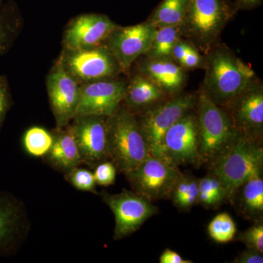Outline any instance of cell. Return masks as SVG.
Listing matches in <instances>:
<instances>
[{
	"mask_svg": "<svg viewBox=\"0 0 263 263\" xmlns=\"http://www.w3.org/2000/svg\"><path fill=\"white\" fill-rule=\"evenodd\" d=\"M205 59L201 89L224 110L259 81L254 71L226 45L218 43L208 51Z\"/></svg>",
	"mask_w": 263,
	"mask_h": 263,
	"instance_id": "1",
	"label": "cell"
},
{
	"mask_svg": "<svg viewBox=\"0 0 263 263\" xmlns=\"http://www.w3.org/2000/svg\"><path fill=\"white\" fill-rule=\"evenodd\" d=\"M199 166L209 165L233 146L240 134L230 114L201 89L196 95Z\"/></svg>",
	"mask_w": 263,
	"mask_h": 263,
	"instance_id": "2",
	"label": "cell"
},
{
	"mask_svg": "<svg viewBox=\"0 0 263 263\" xmlns=\"http://www.w3.org/2000/svg\"><path fill=\"white\" fill-rule=\"evenodd\" d=\"M106 133L109 160L121 173L136 168L149 155L136 114L122 103L106 117Z\"/></svg>",
	"mask_w": 263,
	"mask_h": 263,
	"instance_id": "3",
	"label": "cell"
},
{
	"mask_svg": "<svg viewBox=\"0 0 263 263\" xmlns=\"http://www.w3.org/2000/svg\"><path fill=\"white\" fill-rule=\"evenodd\" d=\"M235 10L223 0H189L179 26L181 37L188 40L204 55L218 43Z\"/></svg>",
	"mask_w": 263,
	"mask_h": 263,
	"instance_id": "4",
	"label": "cell"
},
{
	"mask_svg": "<svg viewBox=\"0 0 263 263\" xmlns=\"http://www.w3.org/2000/svg\"><path fill=\"white\" fill-rule=\"evenodd\" d=\"M263 168L262 141L240 134L234 144L208 165L224 185L228 202L233 204L235 194L255 171Z\"/></svg>",
	"mask_w": 263,
	"mask_h": 263,
	"instance_id": "5",
	"label": "cell"
},
{
	"mask_svg": "<svg viewBox=\"0 0 263 263\" xmlns=\"http://www.w3.org/2000/svg\"><path fill=\"white\" fill-rule=\"evenodd\" d=\"M196 95L180 93L136 114L148 153L161 159L162 140L170 127L189 110L195 108Z\"/></svg>",
	"mask_w": 263,
	"mask_h": 263,
	"instance_id": "6",
	"label": "cell"
},
{
	"mask_svg": "<svg viewBox=\"0 0 263 263\" xmlns=\"http://www.w3.org/2000/svg\"><path fill=\"white\" fill-rule=\"evenodd\" d=\"M57 60L80 84L118 77L122 69L103 44L83 49L62 48Z\"/></svg>",
	"mask_w": 263,
	"mask_h": 263,
	"instance_id": "7",
	"label": "cell"
},
{
	"mask_svg": "<svg viewBox=\"0 0 263 263\" xmlns=\"http://www.w3.org/2000/svg\"><path fill=\"white\" fill-rule=\"evenodd\" d=\"M124 175L133 191L154 202L171 198L183 174L177 166L149 155Z\"/></svg>",
	"mask_w": 263,
	"mask_h": 263,
	"instance_id": "8",
	"label": "cell"
},
{
	"mask_svg": "<svg viewBox=\"0 0 263 263\" xmlns=\"http://www.w3.org/2000/svg\"><path fill=\"white\" fill-rule=\"evenodd\" d=\"M115 217L114 239L121 240L136 233L151 217L159 212L158 207L134 191L124 190L120 193L100 194Z\"/></svg>",
	"mask_w": 263,
	"mask_h": 263,
	"instance_id": "9",
	"label": "cell"
},
{
	"mask_svg": "<svg viewBox=\"0 0 263 263\" xmlns=\"http://www.w3.org/2000/svg\"><path fill=\"white\" fill-rule=\"evenodd\" d=\"M161 160L177 167L190 164L199 166L195 107L186 112L166 132L162 140Z\"/></svg>",
	"mask_w": 263,
	"mask_h": 263,
	"instance_id": "10",
	"label": "cell"
},
{
	"mask_svg": "<svg viewBox=\"0 0 263 263\" xmlns=\"http://www.w3.org/2000/svg\"><path fill=\"white\" fill-rule=\"evenodd\" d=\"M46 89L56 129L70 124L76 117L80 99V84L64 68L58 60L46 76Z\"/></svg>",
	"mask_w": 263,
	"mask_h": 263,
	"instance_id": "11",
	"label": "cell"
},
{
	"mask_svg": "<svg viewBox=\"0 0 263 263\" xmlns=\"http://www.w3.org/2000/svg\"><path fill=\"white\" fill-rule=\"evenodd\" d=\"M157 29L146 22L114 29L103 44L114 55L122 69L128 73L132 65L143 56L149 48Z\"/></svg>",
	"mask_w": 263,
	"mask_h": 263,
	"instance_id": "12",
	"label": "cell"
},
{
	"mask_svg": "<svg viewBox=\"0 0 263 263\" xmlns=\"http://www.w3.org/2000/svg\"><path fill=\"white\" fill-rule=\"evenodd\" d=\"M127 84V81L119 76L81 84L76 117L111 115L122 103Z\"/></svg>",
	"mask_w": 263,
	"mask_h": 263,
	"instance_id": "13",
	"label": "cell"
},
{
	"mask_svg": "<svg viewBox=\"0 0 263 263\" xmlns=\"http://www.w3.org/2000/svg\"><path fill=\"white\" fill-rule=\"evenodd\" d=\"M70 124L83 163L90 167L109 160L106 117L79 116Z\"/></svg>",
	"mask_w": 263,
	"mask_h": 263,
	"instance_id": "14",
	"label": "cell"
},
{
	"mask_svg": "<svg viewBox=\"0 0 263 263\" xmlns=\"http://www.w3.org/2000/svg\"><path fill=\"white\" fill-rule=\"evenodd\" d=\"M118 26L106 15L84 13L77 15L71 19L64 29L62 48L77 50L100 46Z\"/></svg>",
	"mask_w": 263,
	"mask_h": 263,
	"instance_id": "15",
	"label": "cell"
},
{
	"mask_svg": "<svg viewBox=\"0 0 263 263\" xmlns=\"http://www.w3.org/2000/svg\"><path fill=\"white\" fill-rule=\"evenodd\" d=\"M241 134L262 141L263 87L257 81L226 109Z\"/></svg>",
	"mask_w": 263,
	"mask_h": 263,
	"instance_id": "16",
	"label": "cell"
},
{
	"mask_svg": "<svg viewBox=\"0 0 263 263\" xmlns=\"http://www.w3.org/2000/svg\"><path fill=\"white\" fill-rule=\"evenodd\" d=\"M27 230L22 203L13 195L0 191V255H8L18 248Z\"/></svg>",
	"mask_w": 263,
	"mask_h": 263,
	"instance_id": "17",
	"label": "cell"
},
{
	"mask_svg": "<svg viewBox=\"0 0 263 263\" xmlns=\"http://www.w3.org/2000/svg\"><path fill=\"white\" fill-rule=\"evenodd\" d=\"M137 70L153 81L169 97L181 93L186 84V70L172 59L144 57L138 61Z\"/></svg>",
	"mask_w": 263,
	"mask_h": 263,
	"instance_id": "18",
	"label": "cell"
},
{
	"mask_svg": "<svg viewBox=\"0 0 263 263\" xmlns=\"http://www.w3.org/2000/svg\"><path fill=\"white\" fill-rule=\"evenodd\" d=\"M168 98L153 81L137 72L127 81L122 104L136 115Z\"/></svg>",
	"mask_w": 263,
	"mask_h": 263,
	"instance_id": "19",
	"label": "cell"
},
{
	"mask_svg": "<svg viewBox=\"0 0 263 263\" xmlns=\"http://www.w3.org/2000/svg\"><path fill=\"white\" fill-rule=\"evenodd\" d=\"M53 143L45 160L53 168L67 174L80 166L82 160L70 124L53 132Z\"/></svg>",
	"mask_w": 263,
	"mask_h": 263,
	"instance_id": "20",
	"label": "cell"
},
{
	"mask_svg": "<svg viewBox=\"0 0 263 263\" xmlns=\"http://www.w3.org/2000/svg\"><path fill=\"white\" fill-rule=\"evenodd\" d=\"M263 168L255 171L238 189L234 202L243 217L249 220L263 219Z\"/></svg>",
	"mask_w": 263,
	"mask_h": 263,
	"instance_id": "21",
	"label": "cell"
},
{
	"mask_svg": "<svg viewBox=\"0 0 263 263\" xmlns=\"http://www.w3.org/2000/svg\"><path fill=\"white\" fill-rule=\"evenodd\" d=\"M23 17L18 5L9 0L0 8V57L12 47L23 28Z\"/></svg>",
	"mask_w": 263,
	"mask_h": 263,
	"instance_id": "22",
	"label": "cell"
},
{
	"mask_svg": "<svg viewBox=\"0 0 263 263\" xmlns=\"http://www.w3.org/2000/svg\"><path fill=\"white\" fill-rule=\"evenodd\" d=\"M189 4V0H162L147 19L156 29L179 27L182 22Z\"/></svg>",
	"mask_w": 263,
	"mask_h": 263,
	"instance_id": "23",
	"label": "cell"
},
{
	"mask_svg": "<svg viewBox=\"0 0 263 263\" xmlns=\"http://www.w3.org/2000/svg\"><path fill=\"white\" fill-rule=\"evenodd\" d=\"M198 202L205 209H215L228 201V193L223 183L215 175L208 173L199 179Z\"/></svg>",
	"mask_w": 263,
	"mask_h": 263,
	"instance_id": "24",
	"label": "cell"
},
{
	"mask_svg": "<svg viewBox=\"0 0 263 263\" xmlns=\"http://www.w3.org/2000/svg\"><path fill=\"white\" fill-rule=\"evenodd\" d=\"M199 179L191 175L183 174L175 185L171 198L180 210L189 211L198 202Z\"/></svg>",
	"mask_w": 263,
	"mask_h": 263,
	"instance_id": "25",
	"label": "cell"
},
{
	"mask_svg": "<svg viewBox=\"0 0 263 263\" xmlns=\"http://www.w3.org/2000/svg\"><path fill=\"white\" fill-rule=\"evenodd\" d=\"M181 37L179 27L157 29L149 48L143 56L151 59H171L173 48Z\"/></svg>",
	"mask_w": 263,
	"mask_h": 263,
	"instance_id": "26",
	"label": "cell"
},
{
	"mask_svg": "<svg viewBox=\"0 0 263 263\" xmlns=\"http://www.w3.org/2000/svg\"><path fill=\"white\" fill-rule=\"evenodd\" d=\"M53 139V132L34 126L24 133L22 143L28 155L34 157H44L51 149Z\"/></svg>",
	"mask_w": 263,
	"mask_h": 263,
	"instance_id": "27",
	"label": "cell"
},
{
	"mask_svg": "<svg viewBox=\"0 0 263 263\" xmlns=\"http://www.w3.org/2000/svg\"><path fill=\"white\" fill-rule=\"evenodd\" d=\"M207 231L209 237L216 243H229L236 235V224L228 213H221L213 218L208 226Z\"/></svg>",
	"mask_w": 263,
	"mask_h": 263,
	"instance_id": "28",
	"label": "cell"
},
{
	"mask_svg": "<svg viewBox=\"0 0 263 263\" xmlns=\"http://www.w3.org/2000/svg\"><path fill=\"white\" fill-rule=\"evenodd\" d=\"M65 179L80 191L98 194L94 174L89 170L81 168L79 166L65 174Z\"/></svg>",
	"mask_w": 263,
	"mask_h": 263,
	"instance_id": "29",
	"label": "cell"
},
{
	"mask_svg": "<svg viewBox=\"0 0 263 263\" xmlns=\"http://www.w3.org/2000/svg\"><path fill=\"white\" fill-rule=\"evenodd\" d=\"M236 239L247 248L258 251L263 254V220L254 221L253 226L237 235Z\"/></svg>",
	"mask_w": 263,
	"mask_h": 263,
	"instance_id": "30",
	"label": "cell"
},
{
	"mask_svg": "<svg viewBox=\"0 0 263 263\" xmlns=\"http://www.w3.org/2000/svg\"><path fill=\"white\" fill-rule=\"evenodd\" d=\"M117 169L111 161H105L95 167L94 174L97 185L108 186L114 184L117 177Z\"/></svg>",
	"mask_w": 263,
	"mask_h": 263,
	"instance_id": "31",
	"label": "cell"
},
{
	"mask_svg": "<svg viewBox=\"0 0 263 263\" xmlns=\"http://www.w3.org/2000/svg\"><path fill=\"white\" fill-rule=\"evenodd\" d=\"M11 95L6 76H0V130L12 105Z\"/></svg>",
	"mask_w": 263,
	"mask_h": 263,
	"instance_id": "32",
	"label": "cell"
},
{
	"mask_svg": "<svg viewBox=\"0 0 263 263\" xmlns=\"http://www.w3.org/2000/svg\"><path fill=\"white\" fill-rule=\"evenodd\" d=\"M205 65V55H202L201 52L192 44L186 57L181 65L184 70H195V69L204 68Z\"/></svg>",
	"mask_w": 263,
	"mask_h": 263,
	"instance_id": "33",
	"label": "cell"
},
{
	"mask_svg": "<svg viewBox=\"0 0 263 263\" xmlns=\"http://www.w3.org/2000/svg\"><path fill=\"white\" fill-rule=\"evenodd\" d=\"M193 43L190 42L188 40L181 37L175 44L174 48H173L172 54H171V59L176 62L178 65L181 66V64L187 54L189 49Z\"/></svg>",
	"mask_w": 263,
	"mask_h": 263,
	"instance_id": "34",
	"label": "cell"
},
{
	"mask_svg": "<svg viewBox=\"0 0 263 263\" xmlns=\"http://www.w3.org/2000/svg\"><path fill=\"white\" fill-rule=\"evenodd\" d=\"M235 263H262L263 254L254 249H246L233 261Z\"/></svg>",
	"mask_w": 263,
	"mask_h": 263,
	"instance_id": "35",
	"label": "cell"
},
{
	"mask_svg": "<svg viewBox=\"0 0 263 263\" xmlns=\"http://www.w3.org/2000/svg\"><path fill=\"white\" fill-rule=\"evenodd\" d=\"M160 263H193L190 259H183L177 252L170 249H165L161 254L160 259Z\"/></svg>",
	"mask_w": 263,
	"mask_h": 263,
	"instance_id": "36",
	"label": "cell"
},
{
	"mask_svg": "<svg viewBox=\"0 0 263 263\" xmlns=\"http://www.w3.org/2000/svg\"><path fill=\"white\" fill-rule=\"evenodd\" d=\"M261 1L262 0H236V3L239 8L249 9L260 4Z\"/></svg>",
	"mask_w": 263,
	"mask_h": 263,
	"instance_id": "37",
	"label": "cell"
},
{
	"mask_svg": "<svg viewBox=\"0 0 263 263\" xmlns=\"http://www.w3.org/2000/svg\"><path fill=\"white\" fill-rule=\"evenodd\" d=\"M3 5V0H0V8Z\"/></svg>",
	"mask_w": 263,
	"mask_h": 263,
	"instance_id": "38",
	"label": "cell"
}]
</instances>
